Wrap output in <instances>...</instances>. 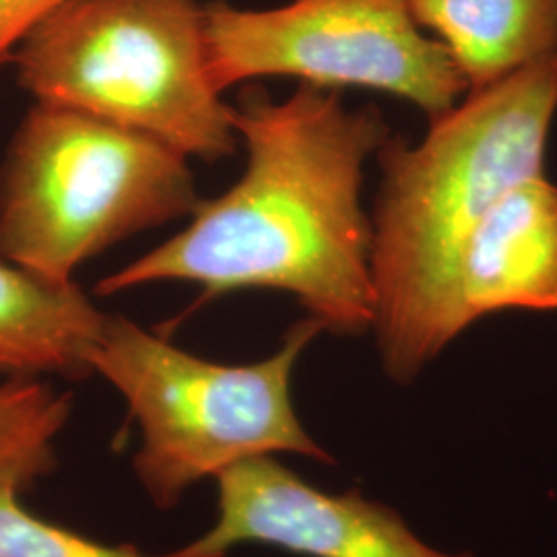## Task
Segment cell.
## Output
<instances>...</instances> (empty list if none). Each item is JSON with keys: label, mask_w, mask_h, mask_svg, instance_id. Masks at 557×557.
Wrapping results in <instances>:
<instances>
[{"label": "cell", "mask_w": 557, "mask_h": 557, "mask_svg": "<svg viewBox=\"0 0 557 557\" xmlns=\"http://www.w3.org/2000/svg\"><path fill=\"white\" fill-rule=\"evenodd\" d=\"M230 114L246 147L242 178L96 292L114 296L160 281L195 283L205 299L283 292L322 331L366 333L374 285L361 184L366 161L388 139L386 122L374 108L349 110L335 89L304 83L281 101L250 89Z\"/></svg>", "instance_id": "6da1fadb"}, {"label": "cell", "mask_w": 557, "mask_h": 557, "mask_svg": "<svg viewBox=\"0 0 557 557\" xmlns=\"http://www.w3.org/2000/svg\"><path fill=\"white\" fill-rule=\"evenodd\" d=\"M557 112V50L432 120L418 145L384 140L372 218L374 324L386 374L400 384L460 335L458 260L496 200L543 174Z\"/></svg>", "instance_id": "7a4b0ae2"}, {"label": "cell", "mask_w": 557, "mask_h": 557, "mask_svg": "<svg viewBox=\"0 0 557 557\" xmlns=\"http://www.w3.org/2000/svg\"><path fill=\"white\" fill-rule=\"evenodd\" d=\"M319 333L317 320H299L269 358L220 363L108 314L91 374L116 388L137 423L133 469L156 508H176L200 481L255 458L333 462L306 432L292 395L299 356Z\"/></svg>", "instance_id": "3957f363"}, {"label": "cell", "mask_w": 557, "mask_h": 557, "mask_svg": "<svg viewBox=\"0 0 557 557\" xmlns=\"http://www.w3.org/2000/svg\"><path fill=\"white\" fill-rule=\"evenodd\" d=\"M188 158L143 133L36 101L0 165V259L52 281L122 239L190 218Z\"/></svg>", "instance_id": "277c9868"}, {"label": "cell", "mask_w": 557, "mask_h": 557, "mask_svg": "<svg viewBox=\"0 0 557 557\" xmlns=\"http://www.w3.org/2000/svg\"><path fill=\"white\" fill-rule=\"evenodd\" d=\"M21 89L161 140L184 158H232L230 103L207 73L199 0H66L21 41Z\"/></svg>", "instance_id": "5b68a950"}, {"label": "cell", "mask_w": 557, "mask_h": 557, "mask_svg": "<svg viewBox=\"0 0 557 557\" xmlns=\"http://www.w3.org/2000/svg\"><path fill=\"white\" fill-rule=\"evenodd\" d=\"M205 46L221 96L246 81L292 77L322 89H374L434 120L469 89L407 0H294L267 11L215 0L205 4Z\"/></svg>", "instance_id": "8992f818"}, {"label": "cell", "mask_w": 557, "mask_h": 557, "mask_svg": "<svg viewBox=\"0 0 557 557\" xmlns=\"http://www.w3.org/2000/svg\"><path fill=\"white\" fill-rule=\"evenodd\" d=\"M215 483L211 529L184 545L195 556L225 557L242 545H267L301 557H471L440 554L393 508L359 492H324L277 457L242 462Z\"/></svg>", "instance_id": "52a82bcc"}, {"label": "cell", "mask_w": 557, "mask_h": 557, "mask_svg": "<svg viewBox=\"0 0 557 557\" xmlns=\"http://www.w3.org/2000/svg\"><path fill=\"white\" fill-rule=\"evenodd\" d=\"M504 310H557V186L543 174L518 182L496 200L458 260L460 333Z\"/></svg>", "instance_id": "ba28073f"}, {"label": "cell", "mask_w": 557, "mask_h": 557, "mask_svg": "<svg viewBox=\"0 0 557 557\" xmlns=\"http://www.w3.org/2000/svg\"><path fill=\"white\" fill-rule=\"evenodd\" d=\"M108 314L75 281H52L0 259V374L91 376Z\"/></svg>", "instance_id": "9c48e42d"}, {"label": "cell", "mask_w": 557, "mask_h": 557, "mask_svg": "<svg viewBox=\"0 0 557 557\" xmlns=\"http://www.w3.org/2000/svg\"><path fill=\"white\" fill-rule=\"evenodd\" d=\"M471 91L557 50V0H407ZM469 91V94H471Z\"/></svg>", "instance_id": "30bf717a"}, {"label": "cell", "mask_w": 557, "mask_h": 557, "mask_svg": "<svg viewBox=\"0 0 557 557\" xmlns=\"http://www.w3.org/2000/svg\"><path fill=\"white\" fill-rule=\"evenodd\" d=\"M73 416V397L44 379L0 384V483L21 490L57 469V440Z\"/></svg>", "instance_id": "8fae6325"}, {"label": "cell", "mask_w": 557, "mask_h": 557, "mask_svg": "<svg viewBox=\"0 0 557 557\" xmlns=\"http://www.w3.org/2000/svg\"><path fill=\"white\" fill-rule=\"evenodd\" d=\"M20 485L0 483V557H199L188 549L153 556L133 545H108L44 520L21 502Z\"/></svg>", "instance_id": "7c38bea8"}, {"label": "cell", "mask_w": 557, "mask_h": 557, "mask_svg": "<svg viewBox=\"0 0 557 557\" xmlns=\"http://www.w3.org/2000/svg\"><path fill=\"white\" fill-rule=\"evenodd\" d=\"M66 0H0V66L11 62L21 41Z\"/></svg>", "instance_id": "4fadbf2b"}]
</instances>
